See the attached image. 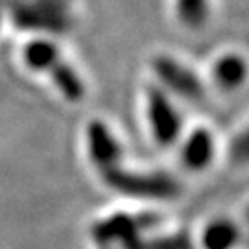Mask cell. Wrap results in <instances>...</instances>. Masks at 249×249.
Wrapping results in <instances>:
<instances>
[{"mask_svg": "<svg viewBox=\"0 0 249 249\" xmlns=\"http://www.w3.org/2000/svg\"><path fill=\"white\" fill-rule=\"evenodd\" d=\"M144 120L151 141L159 148L176 146L183 131V118L168 92L160 87H150L144 98Z\"/></svg>", "mask_w": 249, "mask_h": 249, "instance_id": "7a4b0ae2", "label": "cell"}, {"mask_svg": "<svg viewBox=\"0 0 249 249\" xmlns=\"http://www.w3.org/2000/svg\"><path fill=\"white\" fill-rule=\"evenodd\" d=\"M242 231L234 220L227 216L211 218L199 231V249H236Z\"/></svg>", "mask_w": 249, "mask_h": 249, "instance_id": "8992f818", "label": "cell"}, {"mask_svg": "<svg viewBox=\"0 0 249 249\" xmlns=\"http://www.w3.org/2000/svg\"><path fill=\"white\" fill-rule=\"evenodd\" d=\"M213 78L222 89H238L246 78V63L240 55H223L214 63Z\"/></svg>", "mask_w": 249, "mask_h": 249, "instance_id": "ba28073f", "label": "cell"}, {"mask_svg": "<svg viewBox=\"0 0 249 249\" xmlns=\"http://www.w3.org/2000/svg\"><path fill=\"white\" fill-rule=\"evenodd\" d=\"M179 159L183 168L192 174H201L213 166L218 146L216 137L209 127H194L192 131L183 133L179 139Z\"/></svg>", "mask_w": 249, "mask_h": 249, "instance_id": "277c9868", "label": "cell"}, {"mask_svg": "<svg viewBox=\"0 0 249 249\" xmlns=\"http://www.w3.org/2000/svg\"><path fill=\"white\" fill-rule=\"evenodd\" d=\"M46 74H50L55 89L59 90L63 98L71 100V102H80L85 96V85L78 76V72L63 61L61 57L55 59V63L46 71Z\"/></svg>", "mask_w": 249, "mask_h": 249, "instance_id": "52a82bcc", "label": "cell"}, {"mask_svg": "<svg viewBox=\"0 0 249 249\" xmlns=\"http://www.w3.org/2000/svg\"><path fill=\"white\" fill-rule=\"evenodd\" d=\"M104 185L120 196L142 201H168L179 194V183L164 172L133 170L124 164L100 176Z\"/></svg>", "mask_w": 249, "mask_h": 249, "instance_id": "6da1fadb", "label": "cell"}, {"mask_svg": "<svg viewBox=\"0 0 249 249\" xmlns=\"http://www.w3.org/2000/svg\"><path fill=\"white\" fill-rule=\"evenodd\" d=\"M85 153L90 166L100 176L122 166L125 157L118 133L104 120H90L85 127Z\"/></svg>", "mask_w": 249, "mask_h": 249, "instance_id": "3957f363", "label": "cell"}, {"mask_svg": "<svg viewBox=\"0 0 249 249\" xmlns=\"http://www.w3.org/2000/svg\"><path fill=\"white\" fill-rule=\"evenodd\" d=\"M153 69L162 90H170L172 94H178L179 98L185 100H199L203 96V85L199 78L179 61L162 55L155 61Z\"/></svg>", "mask_w": 249, "mask_h": 249, "instance_id": "5b68a950", "label": "cell"}]
</instances>
